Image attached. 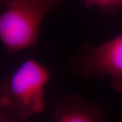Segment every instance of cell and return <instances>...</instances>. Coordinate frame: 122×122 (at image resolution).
<instances>
[{"label": "cell", "instance_id": "3957f363", "mask_svg": "<svg viewBox=\"0 0 122 122\" xmlns=\"http://www.w3.org/2000/svg\"><path fill=\"white\" fill-rule=\"evenodd\" d=\"M70 67L82 80L107 79L110 88L122 94V33L98 45L82 44L70 60Z\"/></svg>", "mask_w": 122, "mask_h": 122}, {"label": "cell", "instance_id": "7a4b0ae2", "mask_svg": "<svg viewBox=\"0 0 122 122\" xmlns=\"http://www.w3.org/2000/svg\"><path fill=\"white\" fill-rule=\"evenodd\" d=\"M0 41L12 56L33 48L40 36L43 21L63 0H0Z\"/></svg>", "mask_w": 122, "mask_h": 122}, {"label": "cell", "instance_id": "6da1fadb", "mask_svg": "<svg viewBox=\"0 0 122 122\" xmlns=\"http://www.w3.org/2000/svg\"><path fill=\"white\" fill-rule=\"evenodd\" d=\"M49 69L33 58L21 63L0 83L1 121H24L45 111V86Z\"/></svg>", "mask_w": 122, "mask_h": 122}, {"label": "cell", "instance_id": "5b68a950", "mask_svg": "<svg viewBox=\"0 0 122 122\" xmlns=\"http://www.w3.org/2000/svg\"><path fill=\"white\" fill-rule=\"evenodd\" d=\"M87 8H95L107 16L122 14V0H82Z\"/></svg>", "mask_w": 122, "mask_h": 122}, {"label": "cell", "instance_id": "277c9868", "mask_svg": "<svg viewBox=\"0 0 122 122\" xmlns=\"http://www.w3.org/2000/svg\"><path fill=\"white\" fill-rule=\"evenodd\" d=\"M107 118L106 109L101 104L81 94L61 97L53 109L55 122H102Z\"/></svg>", "mask_w": 122, "mask_h": 122}]
</instances>
